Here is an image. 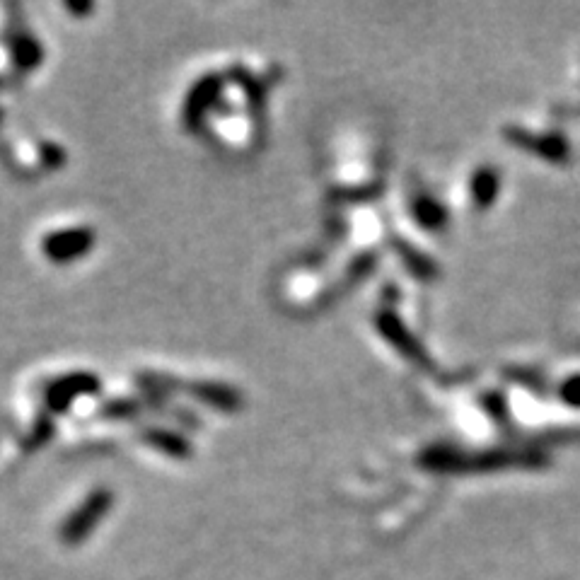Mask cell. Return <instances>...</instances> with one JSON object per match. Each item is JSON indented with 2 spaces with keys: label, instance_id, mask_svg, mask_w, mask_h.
Listing matches in <instances>:
<instances>
[{
  "label": "cell",
  "instance_id": "6da1fadb",
  "mask_svg": "<svg viewBox=\"0 0 580 580\" xmlns=\"http://www.w3.org/2000/svg\"><path fill=\"white\" fill-rule=\"evenodd\" d=\"M102 390V380L90 370H75V373H66L46 385L44 399L54 414H66L78 399L95 397Z\"/></svg>",
  "mask_w": 580,
  "mask_h": 580
},
{
  "label": "cell",
  "instance_id": "7a4b0ae2",
  "mask_svg": "<svg viewBox=\"0 0 580 580\" xmlns=\"http://www.w3.org/2000/svg\"><path fill=\"white\" fill-rule=\"evenodd\" d=\"M95 242V230L87 225H73V228L51 230L42 240V254L51 264H73V261L85 259Z\"/></svg>",
  "mask_w": 580,
  "mask_h": 580
},
{
  "label": "cell",
  "instance_id": "3957f363",
  "mask_svg": "<svg viewBox=\"0 0 580 580\" xmlns=\"http://www.w3.org/2000/svg\"><path fill=\"white\" fill-rule=\"evenodd\" d=\"M109 503H112V496H109L107 489L92 491L90 496H87V501L83 503V506L75 510V513L71 515V520H68L66 535L71 539L83 537L85 532L90 530V527L95 525V522L100 520L104 513H107Z\"/></svg>",
  "mask_w": 580,
  "mask_h": 580
},
{
  "label": "cell",
  "instance_id": "277c9868",
  "mask_svg": "<svg viewBox=\"0 0 580 580\" xmlns=\"http://www.w3.org/2000/svg\"><path fill=\"white\" fill-rule=\"evenodd\" d=\"M145 443L153 445V448H158L162 452H167V455H184L187 452V443H184L182 435L172 433V431H162V428H150V431H145Z\"/></svg>",
  "mask_w": 580,
  "mask_h": 580
},
{
  "label": "cell",
  "instance_id": "5b68a950",
  "mask_svg": "<svg viewBox=\"0 0 580 580\" xmlns=\"http://www.w3.org/2000/svg\"><path fill=\"white\" fill-rule=\"evenodd\" d=\"M42 56H44L42 46L34 42L32 37H20L15 42V63L20 68H25V71L34 68L37 63H42Z\"/></svg>",
  "mask_w": 580,
  "mask_h": 580
},
{
  "label": "cell",
  "instance_id": "8992f818",
  "mask_svg": "<svg viewBox=\"0 0 580 580\" xmlns=\"http://www.w3.org/2000/svg\"><path fill=\"white\" fill-rule=\"evenodd\" d=\"M136 406L138 404L129 402V399H116V402L104 404L102 414L109 416V419H124V416H133V414H136V411H138Z\"/></svg>",
  "mask_w": 580,
  "mask_h": 580
},
{
  "label": "cell",
  "instance_id": "52a82bcc",
  "mask_svg": "<svg viewBox=\"0 0 580 580\" xmlns=\"http://www.w3.org/2000/svg\"><path fill=\"white\" fill-rule=\"evenodd\" d=\"M92 8H95L92 3H83V5L66 3V10H68V13H73V15H87V13H92Z\"/></svg>",
  "mask_w": 580,
  "mask_h": 580
}]
</instances>
